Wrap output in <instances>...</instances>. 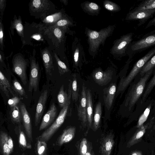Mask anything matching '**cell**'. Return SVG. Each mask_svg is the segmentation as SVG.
Wrapping results in <instances>:
<instances>
[{"label": "cell", "mask_w": 155, "mask_h": 155, "mask_svg": "<svg viewBox=\"0 0 155 155\" xmlns=\"http://www.w3.org/2000/svg\"><path fill=\"white\" fill-rule=\"evenodd\" d=\"M79 89L77 79L74 77L72 84L71 96L72 100L75 101H76L78 99Z\"/></svg>", "instance_id": "cell-36"}, {"label": "cell", "mask_w": 155, "mask_h": 155, "mask_svg": "<svg viewBox=\"0 0 155 155\" xmlns=\"http://www.w3.org/2000/svg\"><path fill=\"white\" fill-rule=\"evenodd\" d=\"M10 115L12 120L15 123H19L22 119L20 110L16 106L11 108Z\"/></svg>", "instance_id": "cell-28"}, {"label": "cell", "mask_w": 155, "mask_h": 155, "mask_svg": "<svg viewBox=\"0 0 155 155\" xmlns=\"http://www.w3.org/2000/svg\"><path fill=\"white\" fill-rule=\"evenodd\" d=\"M0 60L1 61H2V56L1 54L0 55Z\"/></svg>", "instance_id": "cell-53"}, {"label": "cell", "mask_w": 155, "mask_h": 155, "mask_svg": "<svg viewBox=\"0 0 155 155\" xmlns=\"http://www.w3.org/2000/svg\"><path fill=\"white\" fill-rule=\"evenodd\" d=\"M134 33L132 32L124 35L115 40L111 48L110 53L113 57L120 59L127 55V51L130 44L132 42Z\"/></svg>", "instance_id": "cell-6"}, {"label": "cell", "mask_w": 155, "mask_h": 155, "mask_svg": "<svg viewBox=\"0 0 155 155\" xmlns=\"http://www.w3.org/2000/svg\"><path fill=\"white\" fill-rule=\"evenodd\" d=\"M151 106V104L148 105L140 116L139 119L136 127L139 128L143 125V124L146 121L149 115Z\"/></svg>", "instance_id": "cell-32"}, {"label": "cell", "mask_w": 155, "mask_h": 155, "mask_svg": "<svg viewBox=\"0 0 155 155\" xmlns=\"http://www.w3.org/2000/svg\"><path fill=\"white\" fill-rule=\"evenodd\" d=\"M86 91L84 83H83L81 93L80 103L78 108V115L83 127H85L87 121L86 107Z\"/></svg>", "instance_id": "cell-10"}, {"label": "cell", "mask_w": 155, "mask_h": 155, "mask_svg": "<svg viewBox=\"0 0 155 155\" xmlns=\"http://www.w3.org/2000/svg\"><path fill=\"white\" fill-rule=\"evenodd\" d=\"M155 26V16L150 20L145 27V28L146 29L152 26Z\"/></svg>", "instance_id": "cell-47"}, {"label": "cell", "mask_w": 155, "mask_h": 155, "mask_svg": "<svg viewBox=\"0 0 155 155\" xmlns=\"http://www.w3.org/2000/svg\"><path fill=\"white\" fill-rule=\"evenodd\" d=\"M3 33L2 27V23H0V44L2 45L3 43Z\"/></svg>", "instance_id": "cell-49"}, {"label": "cell", "mask_w": 155, "mask_h": 155, "mask_svg": "<svg viewBox=\"0 0 155 155\" xmlns=\"http://www.w3.org/2000/svg\"><path fill=\"white\" fill-rule=\"evenodd\" d=\"M19 136V143L20 145L23 148L30 149L31 148V144L27 142L25 134L20 129Z\"/></svg>", "instance_id": "cell-35"}, {"label": "cell", "mask_w": 155, "mask_h": 155, "mask_svg": "<svg viewBox=\"0 0 155 155\" xmlns=\"http://www.w3.org/2000/svg\"><path fill=\"white\" fill-rule=\"evenodd\" d=\"M103 5L105 9L110 11L117 12L121 10V8L119 5L109 0L104 1Z\"/></svg>", "instance_id": "cell-33"}, {"label": "cell", "mask_w": 155, "mask_h": 155, "mask_svg": "<svg viewBox=\"0 0 155 155\" xmlns=\"http://www.w3.org/2000/svg\"><path fill=\"white\" fill-rule=\"evenodd\" d=\"M23 98L14 96L8 100V103L9 106L12 108L17 106L21 100Z\"/></svg>", "instance_id": "cell-42"}, {"label": "cell", "mask_w": 155, "mask_h": 155, "mask_svg": "<svg viewBox=\"0 0 155 155\" xmlns=\"http://www.w3.org/2000/svg\"><path fill=\"white\" fill-rule=\"evenodd\" d=\"M42 57L46 74L51 76L53 66L51 54L48 50L45 49L42 52Z\"/></svg>", "instance_id": "cell-20"}, {"label": "cell", "mask_w": 155, "mask_h": 155, "mask_svg": "<svg viewBox=\"0 0 155 155\" xmlns=\"http://www.w3.org/2000/svg\"><path fill=\"white\" fill-rule=\"evenodd\" d=\"M57 114V109L55 104L52 103L49 110L44 115L39 128L41 131L45 129L54 121Z\"/></svg>", "instance_id": "cell-14"}, {"label": "cell", "mask_w": 155, "mask_h": 155, "mask_svg": "<svg viewBox=\"0 0 155 155\" xmlns=\"http://www.w3.org/2000/svg\"><path fill=\"white\" fill-rule=\"evenodd\" d=\"M13 26L21 36L23 35V28L20 20H16L13 23Z\"/></svg>", "instance_id": "cell-40"}, {"label": "cell", "mask_w": 155, "mask_h": 155, "mask_svg": "<svg viewBox=\"0 0 155 155\" xmlns=\"http://www.w3.org/2000/svg\"><path fill=\"white\" fill-rule=\"evenodd\" d=\"M39 79V68L35 61L32 60L31 63L28 91L30 92L37 91Z\"/></svg>", "instance_id": "cell-9"}, {"label": "cell", "mask_w": 155, "mask_h": 155, "mask_svg": "<svg viewBox=\"0 0 155 155\" xmlns=\"http://www.w3.org/2000/svg\"><path fill=\"white\" fill-rule=\"evenodd\" d=\"M116 90V84L112 83L107 88H105L104 90V102L105 106L108 110H109L112 106Z\"/></svg>", "instance_id": "cell-18"}, {"label": "cell", "mask_w": 155, "mask_h": 155, "mask_svg": "<svg viewBox=\"0 0 155 155\" xmlns=\"http://www.w3.org/2000/svg\"><path fill=\"white\" fill-rule=\"evenodd\" d=\"M12 88L15 91L19 96L24 97L26 98H28V96L26 94L25 90L16 79H14L13 81Z\"/></svg>", "instance_id": "cell-31"}, {"label": "cell", "mask_w": 155, "mask_h": 155, "mask_svg": "<svg viewBox=\"0 0 155 155\" xmlns=\"http://www.w3.org/2000/svg\"><path fill=\"white\" fill-rule=\"evenodd\" d=\"M155 9V0H144L141 2L133 10L143 11Z\"/></svg>", "instance_id": "cell-24"}, {"label": "cell", "mask_w": 155, "mask_h": 155, "mask_svg": "<svg viewBox=\"0 0 155 155\" xmlns=\"http://www.w3.org/2000/svg\"></svg>", "instance_id": "cell-55"}, {"label": "cell", "mask_w": 155, "mask_h": 155, "mask_svg": "<svg viewBox=\"0 0 155 155\" xmlns=\"http://www.w3.org/2000/svg\"><path fill=\"white\" fill-rule=\"evenodd\" d=\"M0 83L6 87L12 95L15 96L9 81L1 71H0Z\"/></svg>", "instance_id": "cell-37"}, {"label": "cell", "mask_w": 155, "mask_h": 155, "mask_svg": "<svg viewBox=\"0 0 155 155\" xmlns=\"http://www.w3.org/2000/svg\"><path fill=\"white\" fill-rule=\"evenodd\" d=\"M61 13H57L52 15H49L47 16L46 18V20L48 22L51 23L53 22L54 20H55L56 17L59 15Z\"/></svg>", "instance_id": "cell-44"}, {"label": "cell", "mask_w": 155, "mask_h": 155, "mask_svg": "<svg viewBox=\"0 0 155 155\" xmlns=\"http://www.w3.org/2000/svg\"><path fill=\"white\" fill-rule=\"evenodd\" d=\"M54 57L56 61L59 73L61 75L69 71V69L65 64L59 58L57 55L54 54Z\"/></svg>", "instance_id": "cell-34"}, {"label": "cell", "mask_w": 155, "mask_h": 155, "mask_svg": "<svg viewBox=\"0 0 155 155\" xmlns=\"http://www.w3.org/2000/svg\"><path fill=\"white\" fill-rule=\"evenodd\" d=\"M48 98V91L45 90L41 94L37 105L35 118V126L39 123L44 113Z\"/></svg>", "instance_id": "cell-12"}, {"label": "cell", "mask_w": 155, "mask_h": 155, "mask_svg": "<svg viewBox=\"0 0 155 155\" xmlns=\"http://www.w3.org/2000/svg\"><path fill=\"white\" fill-rule=\"evenodd\" d=\"M26 68L27 62L21 57L18 56L15 58L13 62V71L20 78L25 85L27 83Z\"/></svg>", "instance_id": "cell-8"}, {"label": "cell", "mask_w": 155, "mask_h": 155, "mask_svg": "<svg viewBox=\"0 0 155 155\" xmlns=\"http://www.w3.org/2000/svg\"><path fill=\"white\" fill-rule=\"evenodd\" d=\"M155 70L146 73L136 84L133 85L128 92L125 100L124 105L129 110H131L142 95L146 83Z\"/></svg>", "instance_id": "cell-2"}, {"label": "cell", "mask_w": 155, "mask_h": 155, "mask_svg": "<svg viewBox=\"0 0 155 155\" xmlns=\"http://www.w3.org/2000/svg\"><path fill=\"white\" fill-rule=\"evenodd\" d=\"M46 1L34 0L32 2V7L35 10H41L44 8Z\"/></svg>", "instance_id": "cell-39"}, {"label": "cell", "mask_w": 155, "mask_h": 155, "mask_svg": "<svg viewBox=\"0 0 155 155\" xmlns=\"http://www.w3.org/2000/svg\"><path fill=\"white\" fill-rule=\"evenodd\" d=\"M76 129L75 127H72L64 130L58 138L57 141V145L61 146L72 140L75 136Z\"/></svg>", "instance_id": "cell-19"}, {"label": "cell", "mask_w": 155, "mask_h": 155, "mask_svg": "<svg viewBox=\"0 0 155 155\" xmlns=\"http://www.w3.org/2000/svg\"><path fill=\"white\" fill-rule=\"evenodd\" d=\"M36 151L37 155H47V146L46 142L37 138Z\"/></svg>", "instance_id": "cell-27"}, {"label": "cell", "mask_w": 155, "mask_h": 155, "mask_svg": "<svg viewBox=\"0 0 155 155\" xmlns=\"http://www.w3.org/2000/svg\"><path fill=\"white\" fill-rule=\"evenodd\" d=\"M155 14V9L135 11L132 10L127 14L125 19L127 21H138L137 26L144 24L148 20L152 18Z\"/></svg>", "instance_id": "cell-7"}, {"label": "cell", "mask_w": 155, "mask_h": 155, "mask_svg": "<svg viewBox=\"0 0 155 155\" xmlns=\"http://www.w3.org/2000/svg\"><path fill=\"white\" fill-rule=\"evenodd\" d=\"M94 154L91 143L89 142L88 143L87 150L85 155H94Z\"/></svg>", "instance_id": "cell-45"}, {"label": "cell", "mask_w": 155, "mask_h": 155, "mask_svg": "<svg viewBox=\"0 0 155 155\" xmlns=\"http://www.w3.org/2000/svg\"><path fill=\"white\" fill-rule=\"evenodd\" d=\"M88 142L86 138H83L81 140L79 146V155H85L88 146Z\"/></svg>", "instance_id": "cell-38"}, {"label": "cell", "mask_w": 155, "mask_h": 155, "mask_svg": "<svg viewBox=\"0 0 155 155\" xmlns=\"http://www.w3.org/2000/svg\"><path fill=\"white\" fill-rule=\"evenodd\" d=\"M57 25L58 26H76V24H74L73 21H70L68 19H63L59 20L57 23Z\"/></svg>", "instance_id": "cell-41"}, {"label": "cell", "mask_w": 155, "mask_h": 155, "mask_svg": "<svg viewBox=\"0 0 155 155\" xmlns=\"http://www.w3.org/2000/svg\"><path fill=\"white\" fill-rule=\"evenodd\" d=\"M114 135L110 133L104 137L100 147L101 155H110L114 146Z\"/></svg>", "instance_id": "cell-17"}, {"label": "cell", "mask_w": 155, "mask_h": 155, "mask_svg": "<svg viewBox=\"0 0 155 155\" xmlns=\"http://www.w3.org/2000/svg\"><path fill=\"white\" fill-rule=\"evenodd\" d=\"M8 134L2 131L0 134V146L2 155H10L12 153L8 147Z\"/></svg>", "instance_id": "cell-22"}, {"label": "cell", "mask_w": 155, "mask_h": 155, "mask_svg": "<svg viewBox=\"0 0 155 155\" xmlns=\"http://www.w3.org/2000/svg\"><path fill=\"white\" fill-rule=\"evenodd\" d=\"M153 129H155V124L154 125V127H153Z\"/></svg>", "instance_id": "cell-54"}, {"label": "cell", "mask_w": 155, "mask_h": 155, "mask_svg": "<svg viewBox=\"0 0 155 155\" xmlns=\"http://www.w3.org/2000/svg\"><path fill=\"white\" fill-rule=\"evenodd\" d=\"M8 144L9 147L11 150V153H12L14 145L13 140L10 136H8Z\"/></svg>", "instance_id": "cell-48"}, {"label": "cell", "mask_w": 155, "mask_h": 155, "mask_svg": "<svg viewBox=\"0 0 155 155\" xmlns=\"http://www.w3.org/2000/svg\"><path fill=\"white\" fill-rule=\"evenodd\" d=\"M153 120L154 118H153L149 122L138 128L134 134L128 142L127 146V148H129L141 141L146 130L153 123Z\"/></svg>", "instance_id": "cell-16"}, {"label": "cell", "mask_w": 155, "mask_h": 155, "mask_svg": "<svg viewBox=\"0 0 155 155\" xmlns=\"http://www.w3.org/2000/svg\"><path fill=\"white\" fill-rule=\"evenodd\" d=\"M115 25H109L99 31L86 28L85 34L87 38L88 52L93 58L96 55L101 45H103L107 38L112 34Z\"/></svg>", "instance_id": "cell-1"}, {"label": "cell", "mask_w": 155, "mask_h": 155, "mask_svg": "<svg viewBox=\"0 0 155 155\" xmlns=\"http://www.w3.org/2000/svg\"><path fill=\"white\" fill-rule=\"evenodd\" d=\"M81 6L84 12L93 15H98L101 10V8L98 5L92 2H84L81 4Z\"/></svg>", "instance_id": "cell-21"}, {"label": "cell", "mask_w": 155, "mask_h": 155, "mask_svg": "<svg viewBox=\"0 0 155 155\" xmlns=\"http://www.w3.org/2000/svg\"><path fill=\"white\" fill-rule=\"evenodd\" d=\"M155 47V30L144 35L136 41H133L129 45L127 51L129 58H132L136 54Z\"/></svg>", "instance_id": "cell-4"}, {"label": "cell", "mask_w": 155, "mask_h": 155, "mask_svg": "<svg viewBox=\"0 0 155 155\" xmlns=\"http://www.w3.org/2000/svg\"><path fill=\"white\" fill-rule=\"evenodd\" d=\"M54 33L55 36L58 39L59 41H60L64 37V32L59 28H56L54 29Z\"/></svg>", "instance_id": "cell-43"}, {"label": "cell", "mask_w": 155, "mask_h": 155, "mask_svg": "<svg viewBox=\"0 0 155 155\" xmlns=\"http://www.w3.org/2000/svg\"><path fill=\"white\" fill-rule=\"evenodd\" d=\"M155 70V54L146 63L141 69L140 73L143 76L147 72L152 70Z\"/></svg>", "instance_id": "cell-29"}, {"label": "cell", "mask_w": 155, "mask_h": 155, "mask_svg": "<svg viewBox=\"0 0 155 155\" xmlns=\"http://www.w3.org/2000/svg\"><path fill=\"white\" fill-rule=\"evenodd\" d=\"M68 101L65 106L62 108L56 120L48 128L38 137L41 140L46 142L48 141L64 122L71 102V90L70 88H69L68 90Z\"/></svg>", "instance_id": "cell-5"}, {"label": "cell", "mask_w": 155, "mask_h": 155, "mask_svg": "<svg viewBox=\"0 0 155 155\" xmlns=\"http://www.w3.org/2000/svg\"><path fill=\"white\" fill-rule=\"evenodd\" d=\"M32 38L37 40H39L41 38V36L39 35H35L32 36Z\"/></svg>", "instance_id": "cell-51"}, {"label": "cell", "mask_w": 155, "mask_h": 155, "mask_svg": "<svg viewBox=\"0 0 155 155\" xmlns=\"http://www.w3.org/2000/svg\"><path fill=\"white\" fill-rule=\"evenodd\" d=\"M155 86V71L154 74L151 80L148 83L146 89L142 97L141 103H143L150 94L153 87Z\"/></svg>", "instance_id": "cell-30"}, {"label": "cell", "mask_w": 155, "mask_h": 155, "mask_svg": "<svg viewBox=\"0 0 155 155\" xmlns=\"http://www.w3.org/2000/svg\"><path fill=\"white\" fill-rule=\"evenodd\" d=\"M0 88L2 91L8 97H9V92H10L8 89L5 86L0 83Z\"/></svg>", "instance_id": "cell-46"}, {"label": "cell", "mask_w": 155, "mask_h": 155, "mask_svg": "<svg viewBox=\"0 0 155 155\" xmlns=\"http://www.w3.org/2000/svg\"><path fill=\"white\" fill-rule=\"evenodd\" d=\"M87 107L86 111L87 121L89 127L92 124L93 117V104L91 91L89 89L86 90Z\"/></svg>", "instance_id": "cell-23"}, {"label": "cell", "mask_w": 155, "mask_h": 155, "mask_svg": "<svg viewBox=\"0 0 155 155\" xmlns=\"http://www.w3.org/2000/svg\"><path fill=\"white\" fill-rule=\"evenodd\" d=\"M131 155H143L141 152L139 151H135L133 152Z\"/></svg>", "instance_id": "cell-50"}, {"label": "cell", "mask_w": 155, "mask_h": 155, "mask_svg": "<svg viewBox=\"0 0 155 155\" xmlns=\"http://www.w3.org/2000/svg\"><path fill=\"white\" fill-rule=\"evenodd\" d=\"M69 98V96L64 90L63 84L61 86L57 95V100L58 104L61 108H62L67 104Z\"/></svg>", "instance_id": "cell-26"}, {"label": "cell", "mask_w": 155, "mask_h": 155, "mask_svg": "<svg viewBox=\"0 0 155 155\" xmlns=\"http://www.w3.org/2000/svg\"><path fill=\"white\" fill-rule=\"evenodd\" d=\"M155 54V47L137 61L131 70L126 77L123 78L119 84L118 92L124 91L151 57Z\"/></svg>", "instance_id": "cell-3"}, {"label": "cell", "mask_w": 155, "mask_h": 155, "mask_svg": "<svg viewBox=\"0 0 155 155\" xmlns=\"http://www.w3.org/2000/svg\"><path fill=\"white\" fill-rule=\"evenodd\" d=\"M72 50L74 63L76 66H78L85 58L83 48L77 37L75 38L73 43Z\"/></svg>", "instance_id": "cell-15"}, {"label": "cell", "mask_w": 155, "mask_h": 155, "mask_svg": "<svg viewBox=\"0 0 155 155\" xmlns=\"http://www.w3.org/2000/svg\"><path fill=\"white\" fill-rule=\"evenodd\" d=\"M21 118L26 133L28 138L33 141L32 128L31 118L24 104L20 106Z\"/></svg>", "instance_id": "cell-13"}, {"label": "cell", "mask_w": 155, "mask_h": 155, "mask_svg": "<svg viewBox=\"0 0 155 155\" xmlns=\"http://www.w3.org/2000/svg\"><path fill=\"white\" fill-rule=\"evenodd\" d=\"M101 114V102H99L95 107L93 127L95 130L99 127Z\"/></svg>", "instance_id": "cell-25"}, {"label": "cell", "mask_w": 155, "mask_h": 155, "mask_svg": "<svg viewBox=\"0 0 155 155\" xmlns=\"http://www.w3.org/2000/svg\"><path fill=\"white\" fill-rule=\"evenodd\" d=\"M113 71L108 69L103 71L100 69H97L93 73L92 76L96 83L99 85L103 86L107 84L111 80Z\"/></svg>", "instance_id": "cell-11"}, {"label": "cell", "mask_w": 155, "mask_h": 155, "mask_svg": "<svg viewBox=\"0 0 155 155\" xmlns=\"http://www.w3.org/2000/svg\"><path fill=\"white\" fill-rule=\"evenodd\" d=\"M4 0H0V8L1 9L4 6Z\"/></svg>", "instance_id": "cell-52"}]
</instances>
